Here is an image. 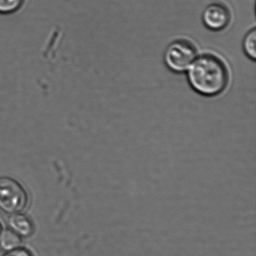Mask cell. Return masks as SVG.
Returning <instances> with one entry per match:
<instances>
[{
  "label": "cell",
  "mask_w": 256,
  "mask_h": 256,
  "mask_svg": "<svg viewBox=\"0 0 256 256\" xmlns=\"http://www.w3.org/2000/svg\"><path fill=\"white\" fill-rule=\"evenodd\" d=\"M191 88L204 97L222 94L229 80L228 68L222 60L212 54L197 56L187 70Z\"/></svg>",
  "instance_id": "1"
},
{
  "label": "cell",
  "mask_w": 256,
  "mask_h": 256,
  "mask_svg": "<svg viewBox=\"0 0 256 256\" xmlns=\"http://www.w3.org/2000/svg\"><path fill=\"white\" fill-rule=\"evenodd\" d=\"M196 57L197 50L193 44L182 39L168 45L164 54V62L170 70L182 74L187 72Z\"/></svg>",
  "instance_id": "2"
},
{
  "label": "cell",
  "mask_w": 256,
  "mask_h": 256,
  "mask_svg": "<svg viewBox=\"0 0 256 256\" xmlns=\"http://www.w3.org/2000/svg\"><path fill=\"white\" fill-rule=\"evenodd\" d=\"M28 204V195L22 185L9 177H0V209L5 213H21Z\"/></svg>",
  "instance_id": "3"
},
{
  "label": "cell",
  "mask_w": 256,
  "mask_h": 256,
  "mask_svg": "<svg viewBox=\"0 0 256 256\" xmlns=\"http://www.w3.org/2000/svg\"><path fill=\"white\" fill-rule=\"evenodd\" d=\"M203 24L211 31H222L231 20V13L228 8L220 3L209 4L201 15Z\"/></svg>",
  "instance_id": "4"
},
{
  "label": "cell",
  "mask_w": 256,
  "mask_h": 256,
  "mask_svg": "<svg viewBox=\"0 0 256 256\" xmlns=\"http://www.w3.org/2000/svg\"><path fill=\"white\" fill-rule=\"evenodd\" d=\"M9 224L12 231L21 237H29L34 231L31 220L21 213L12 214L9 218Z\"/></svg>",
  "instance_id": "5"
},
{
  "label": "cell",
  "mask_w": 256,
  "mask_h": 256,
  "mask_svg": "<svg viewBox=\"0 0 256 256\" xmlns=\"http://www.w3.org/2000/svg\"><path fill=\"white\" fill-rule=\"evenodd\" d=\"M21 244V236L12 230L3 232L0 236V246L5 250L10 251L19 248Z\"/></svg>",
  "instance_id": "6"
},
{
  "label": "cell",
  "mask_w": 256,
  "mask_h": 256,
  "mask_svg": "<svg viewBox=\"0 0 256 256\" xmlns=\"http://www.w3.org/2000/svg\"><path fill=\"white\" fill-rule=\"evenodd\" d=\"M243 52L248 58L255 61L256 58V30L248 32L243 40Z\"/></svg>",
  "instance_id": "7"
},
{
  "label": "cell",
  "mask_w": 256,
  "mask_h": 256,
  "mask_svg": "<svg viewBox=\"0 0 256 256\" xmlns=\"http://www.w3.org/2000/svg\"><path fill=\"white\" fill-rule=\"evenodd\" d=\"M25 0H0V14H10L18 12Z\"/></svg>",
  "instance_id": "8"
},
{
  "label": "cell",
  "mask_w": 256,
  "mask_h": 256,
  "mask_svg": "<svg viewBox=\"0 0 256 256\" xmlns=\"http://www.w3.org/2000/svg\"><path fill=\"white\" fill-rule=\"evenodd\" d=\"M3 256H33L28 250L21 248H17V249L12 250L9 251L8 254H5Z\"/></svg>",
  "instance_id": "9"
},
{
  "label": "cell",
  "mask_w": 256,
  "mask_h": 256,
  "mask_svg": "<svg viewBox=\"0 0 256 256\" xmlns=\"http://www.w3.org/2000/svg\"><path fill=\"white\" fill-rule=\"evenodd\" d=\"M2 232H3V227H2L1 224H0V236H1Z\"/></svg>",
  "instance_id": "10"
}]
</instances>
